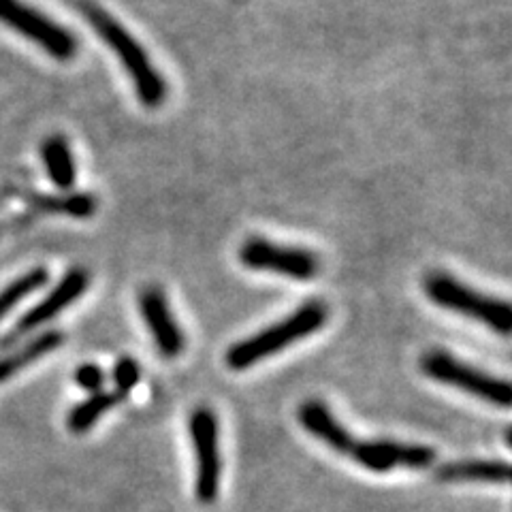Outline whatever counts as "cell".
Listing matches in <instances>:
<instances>
[{
    "mask_svg": "<svg viewBox=\"0 0 512 512\" xmlns=\"http://www.w3.org/2000/svg\"><path fill=\"white\" fill-rule=\"evenodd\" d=\"M41 158H43V165L47 169V175H50V180L54 182V186L64 192H69L77 180L75 158H73L69 141L62 135L47 137L41 146Z\"/></svg>",
    "mask_w": 512,
    "mask_h": 512,
    "instance_id": "cell-13",
    "label": "cell"
},
{
    "mask_svg": "<svg viewBox=\"0 0 512 512\" xmlns=\"http://www.w3.org/2000/svg\"><path fill=\"white\" fill-rule=\"evenodd\" d=\"M190 436L195 444L197 483L195 493L201 504H212L220 489V451L218 421L210 408H197L190 416Z\"/></svg>",
    "mask_w": 512,
    "mask_h": 512,
    "instance_id": "cell-7",
    "label": "cell"
},
{
    "mask_svg": "<svg viewBox=\"0 0 512 512\" xmlns=\"http://www.w3.org/2000/svg\"><path fill=\"white\" fill-rule=\"evenodd\" d=\"M239 261L252 271H269L299 282L314 280L320 271L318 254L299 246H284L265 237H250L239 248Z\"/></svg>",
    "mask_w": 512,
    "mask_h": 512,
    "instance_id": "cell-5",
    "label": "cell"
},
{
    "mask_svg": "<svg viewBox=\"0 0 512 512\" xmlns=\"http://www.w3.org/2000/svg\"><path fill=\"white\" fill-rule=\"evenodd\" d=\"M299 423L303 425V429L312 434L316 440H320L323 444H327L329 448H333L335 453L340 455H348L352 438L348 431L338 423V419L331 414V410L318 402V399H310V402H303L299 406Z\"/></svg>",
    "mask_w": 512,
    "mask_h": 512,
    "instance_id": "cell-11",
    "label": "cell"
},
{
    "mask_svg": "<svg viewBox=\"0 0 512 512\" xmlns=\"http://www.w3.org/2000/svg\"><path fill=\"white\" fill-rule=\"evenodd\" d=\"M62 342H64V335L60 331L41 333L39 338H35L32 342H28L26 346H22L20 352H15V355L0 361V382L9 380L11 376H15L20 370H24V367H28L30 363H35L37 359L47 355V352L56 350Z\"/></svg>",
    "mask_w": 512,
    "mask_h": 512,
    "instance_id": "cell-15",
    "label": "cell"
},
{
    "mask_svg": "<svg viewBox=\"0 0 512 512\" xmlns=\"http://www.w3.org/2000/svg\"><path fill=\"white\" fill-rule=\"evenodd\" d=\"M348 457L359 466L384 474L395 468L427 470L436 461V451L423 444H402L391 440H352Z\"/></svg>",
    "mask_w": 512,
    "mask_h": 512,
    "instance_id": "cell-8",
    "label": "cell"
},
{
    "mask_svg": "<svg viewBox=\"0 0 512 512\" xmlns=\"http://www.w3.org/2000/svg\"><path fill=\"white\" fill-rule=\"evenodd\" d=\"M105 380H107V374L103 372L101 365L96 363H84L79 370L75 372V382L82 387L84 391L88 393H99L103 391L105 387Z\"/></svg>",
    "mask_w": 512,
    "mask_h": 512,
    "instance_id": "cell-19",
    "label": "cell"
},
{
    "mask_svg": "<svg viewBox=\"0 0 512 512\" xmlns=\"http://www.w3.org/2000/svg\"><path fill=\"white\" fill-rule=\"evenodd\" d=\"M88 286H90V274L86 269L82 267L69 269L52 291L47 293L35 308L22 316L18 327H15L13 333L7 338V344H11L15 338H22V335L32 333L35 329L50 323V320H54L60 312L73 306V303L88 291Z\"/></svg>",
    "mask_w": 512,
    "mask_h": 512,
    "instance_id": "cell-9",
    "label": "cell"
},
{
    "mask_svg": "<svg viewBox=\"0 0 512 512\" xmlns=\"http://www.w3.org/2000/svg\"><path fill=\"white\" fill-rule=\"evenodd\" d=\"M126 395L124 393H118V391H99V393H92L86 402L77 404L69 419H67V425L69 429L73 431V434H86V431L101 419L103 414H107L111 408H114L116 404H120L122 399Z\"/></svg>",
    "mask_w": 512,
    "mask_h": 512,
    "instance_id": "cell-16",
    "label": "cell"
},
{
    "mask_svg": "<svg viewBox=\"0 0 512 512\" xmlns=\"http://www.w3.org/2000/svg\"><path fill=\"white\" fill-rule=\"evenodd\" d=\"M421 372L448 387L466 391L487 404L498 408L510 406V384L502 378H495L478 367L457 359L451 352L429 350L421 357Z\"/></svg>",
    "mask_w": 512,
    "mask_h": 512,
    "instance_id": "cell-4",
    "label": "cell"
},
{
    "mask_svg": "<svg viewBox=\"0 0 512 512\" xmlns=\"http://www.w3.org/2000/svg\"><path fill=\"white\" fill-rule=\"evenodd\" d=\"M0 22L43 47L54 60L69 62L77 54V39L67 28L24 5L22 0H0Z\"/></svg>",
    "mask_w": 512,
    "mask_h": 512,
    "instance_id": "cell-6",
    "label": "cell"
},
{
    "mask_svg": "<svg viewBox=\"0 0 512 512\" xmlns=\"http://www.w3.org/2000/svg\"><path fill=\"white\" fill-rule=\"evenodd\" d=\"M139 310L143 316L152 340L160 355L165 359H175L184 350V333L173 316V310L160 286H146L139 295Z\"/></svg>",
    "mask_w": 512,
    "mask_h": 512,
    "instance_id": "cell-10",
    "label": "cell"
},
{
    "mask_svg": "<svg viewBox=\"0 0 512 512\" xmlns=\"http://www.w3.org/2000/svg\"><path fill=\"white\" fill-rule=\"evenodd\" d=\"M30 201L37 210L64 214L71 218H90L96 214V207H99V201H96V197L90 195V192H71V190L62 192V195H37Z\"/></svg>",
    "mask_w": 512,
    "mask_h": 512,
    "instance_id": "cell-14",
    "label": "cell"
},
{
    "mask_svg": "<svg viewBox=\"0 0 512 512\" xmlns=\"http://www.w3.org/2000/svg\"><path fill=\"white\" fill-rule=\"evenodd\" d=\"M84 13L96 35L111 47V52L124 64V71L131 77L139 101L150 109L163 105L167 99V82L158 73L141 43L101 7L86 5Z\"/></svg>",
    "mask_w": 512,
    "mask_h": 512,
    "instance_id": "cell-2",
    "label": "cell"
},
{
    "mask_svg": "<svg viewBox=\"0 0 512 512\" xmlns=\"http://www.w3.org/2000/svg\"><path fill=\"white\" fill-rule=\"evenodd\" d=\"M329 318V310L323 301H306L278 323L265 327L263 331L250 335V338L233 344L227 350V365L235 372L248 370V367L265 361L267 357L282 352L284 348L297 344L299 340L323 329Z\"/></svg>",
    "mask_w": 512,
    "mask_h": 512,
    "instance_id": "cell-1",
    "label": "cell"
},
{
    "mask_svg": "<svg viewBox=\"0 0 512 512\" xmlns=\"http://www.w3.org/2000/svg\"><path fill=\"white\" fill-rule=\"evenodd\" d=\"M438 478L444 483H491L504 485L510 478V468L506 461H451L438 468Z\"/></svg>",
    "mask_w": 512,
    "mask_h": 512,
    "instance_id": "cell-12",
    "label": "cell"
},
{
    "mask_svg": "<svg viewBox=\"0 0 512 512\" xmlns=\"http://www.w3.org/2000/svg\"><path fill=\"white\" fill-rule=\"evenodd\" d=\"M423 291L427 299L436 303L438 308L480 320V323L495 333L510 335L512 310L506 299L480 293L451 274H444V271H431V274H427L423 280Z\"/></svg>",
    "mask_w": 512,
    "mask_h": 512,
    "instance_id": "cell-3",
    "label": "cell"
},
{
    "mask_svg": "<svg viewBox=\"0 0 512 512\" xmlns=\"http://www.w3.org/2000/svg\"><path fill=\"white\" fill-rule=\"evenodd\" d=\"M111 380L116 384V391L128 395V391H133L139 380H141V365L133 357H122L116 365L114 372H111Z\"/></svg>",
    "mask_w": 512,
    "mask_h": 512,
    "instance_id": "cell-18",
    "label": "cell"
},
{
    "mask_svg": "<svg viewBox=\"0 0 512 512\" xmlns=\"http://www.w3.org/2000/svg\"><path fill=\"white\" fill-rule=\"evenodd\" d=\"M47 282V269H30L28 274L13 280L9 286L0 291V320H3L20 301H24L30 293L39 291V288Z\"/></svg>",
    "mask_w": 512,
    "mask_h": 512,
    "instance_id": "cell-17",
    "label": "cell"
}]
</instances>
